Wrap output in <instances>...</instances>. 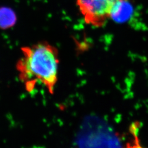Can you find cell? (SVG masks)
I'll use <instances>...</instances> for the list:
<instances>
[{
  "instance_id": "cell-1",
  "label": "cell",
  "mask_w": 148,
  "mask_h": 148,
  "mask_svg": "<svg viewBox=\"0 0 148 148\" xmlns=\"http://www.w3.org/2000/svg\"><path fill=\"white\" fill-rule=\"evenodd\" d=\"M21 51L23 57L18 60L16 69L27 90L32 91L35 84L40 82L53 95L58 81L57 49L48 43L41 42L22 47Z\"/></svg>"
},
{
  "instance_id": "cell-2",
  "label": "cell",
  "mask_w": 148,
  "mask_h": 148,
  "mask_svg": "<svg viewBox=\"0 0 148 148\" xmlns=\"http://www.w3.org/2000/svg\"><path fill=\"white\" fill-rule=\"evenodd\" d=\"M118 0H76L85 21L95 27H101L110 18L111 12Z\"/></svg>"
},
{
  "instance_id": "cell-3",
  "label": "cell",
  "mask_w": 148,
  "mask_h": 148,
  "mask_svg": "<svg viewBox=\"0 0 148 148\" xmlns=\"http://www.w3.org/2000/svg\"><path fill=\"white\" fill-rule=\"evenodd\" d=\"M132 12L130 0H118L113 8L110 18L117 22L123 23L130 18Z\"/></svg>"
},
{
  "instance_id": "cell-4",
  "label": "cell",
  "mask_w": 148,
  "mask_h": 148,
  "mask_svg": "<svg viewBox=\"0 0 148 148\" xmlns=\"http://www.w3.org/2000/svg\"><path fill=\"white\" fill-rule=\"evenodd\" d=\"M16 21L15 13L10 8H0V29H7L13 27Z\"/></svg>"
}]
</instances>
